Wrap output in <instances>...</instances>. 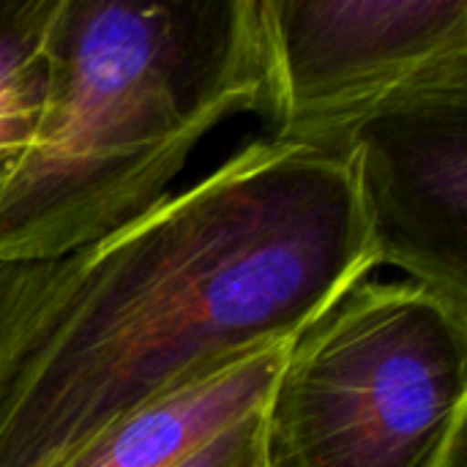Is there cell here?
I'll return each instance as SVG.
<instances>
[{
    "instance_id": "6da1fadb",
    "label": "cell",
    "mask_w": 467,
    "mask_h": 467,
    "mask_svg": "<svg viewBox=\"0 0 467 467\" xmlns=\"http://www.w3.org/2000/svg\"><path fill=\"white\" fill-rule=\"evenodd\" d=\"M375 268L353 156L244 142L90 246L0 386V467H52L197 372L296 337Z\"/></svg>"
},
{
    "instance_id": "7a4b0ae2",
    "label": "cell",
    "mask_w": 467,
    "mask_h": 467,
    "mask_svg": "<svg viewBox=\"0 0 467 467\" xmlns=\"http://www.w3.org/2000/svg\"><path fill=\"white\" fill-rule=\"evenodd\" d=\"M260 99L257 0H52L41 107L0 167V265L63 260L129 227Z\"/></svg>"
},
{
    "instance_id": "3957f363",
    "label": "cell",
    "mask_w": 467,
    "mask_h": 467,
    "mask_svg": "<svg viewBox=\"0 0 467 467\" xmlns=\"http://www.w3.org/2000/svg\"><path fill=\"white\" fill-rule=\"evenodd\" d=\"M467 315L364 279L287 348L263 408L265 467H462Z\"/></svg>"
},
{
    "instance_id": "277c9868",
    "label": "cell",
    "mask_w": 467,
    "mask_h": 467,
    "mask_svg": "<svg viewBox=\"0 0 467 467\" xmlns=\"http://www.w3.org/2000/svg\"><path fill=\"white\" fill-rule=\"evenodd\" d=\"M265 140L350 156L410 99L467 88V0H257Z\"/></svg>"
},
{
    "instance_id": "5b68a950",
    "label": "cell",
    "mask_w": 467,
    "mask_h": 467,
    "mask_svg": "<svg viewBox=\"0 0 467 467\" xmlns=\"http://www.w3.org/2000/svg\"><path fill=\"white\" fill-rule=\"evenodd\" d=\"M350 156L378 263L467 315V88L372 118Z\"/></svg>"
},
{
    "instance_id": "8992f818",
    "label": "cell",
    "mask_w": 467,
    "mask_h": 467,
    "mask_svg": "<svg viewBox=\"0 0 467 467\" xmlns=\"http://www.w3.org/2000/svg\"><path fill=\"white\" fill-rule=\"evenodd\" d=\"M293 337L244 350L104 424L52 467H167L260 413Z\"/></svg>"
},
{
    "instance_id": "52a82bcc",
    "label": "cell",
    "mask_w": 467,
    "mask_h": 467,
    "mask_svg": "<svg viewBox=\"0 0 467 467\" xmlns=\"http://www.w3.org/2000/svg\"><path fill=\"white\" fill-rule=\"evenodd\" d=\"M52 0H0V156L14 159L44 93V38Z\"/></svg>"
},
{
    "instance_id": "ba28073f",
    "label": "cell",
    "mask_w": 467,
    "mask_h": 467,
    "mask_svg": "<svg viewBox=\"0 0 467 467\" xmlns=\"http://www.w3.org/2000/svg\"><path fill=\"white\" fill-rule=\"evenodd\" d=\"M88 254L90 246L52 263L0 265V386L60 309Z\"/></svg>"
},
{
    "instance_id": "9c48e42d",
    "label": "cell",
    "mask_w": 467,
    "mask_h": 467,
    "mask_svg": "<svg viewBox=\"0 0 467 467\" xmlns=\"http://www.w3.org/2000/svg\"><path fill=\"white\" fill-rule=\"evenodd\" d=\"M167 467H265L263 410L235 421L230 430Z\"/></svg>"
},
{
    "instance_id": "30bf717a",
    "label": "cell",
    "mask_w": 467,
    "mask_h": 467,
    "mask_svg": "<svg viewBox=\"0 0 467 467\" xmlns=\"http://www.w3.org/2000/svg\"><path fill=\"white\" fill-rule=\"evenodd\" d=\"M5 161H8V159H5V156H0V167H3V164H5Z\"/></svg>"
}]
</instances>
